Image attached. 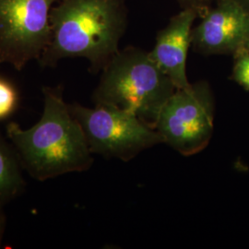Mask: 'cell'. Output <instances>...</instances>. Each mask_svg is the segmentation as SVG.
I'll return each mask as SVG.
<instances>
[{
    "label": "cell",
    "instance_id": "1",
    "mask_svg": "<svg viewBox=\"0 0 249 249\" xmlns=\"http://www.w3.org/2000/svg\"><path fill=\"white\" fill-rule=\"evenodd\" d=\"M42 92L44 110L35 125L24 129L9 122L6 126L22 169L41 182L89 170L92 153L80 123L64 101L62 86H45Z\"/></svg>",
    "mask_w": 249,
    "mask_h": 249
},
{
    "label": "cell",
    "instance_id": "2",
    "mask_svg": "<svg viewBox=\"0 0 249 249\" xmlns=\"http://www.w3.org/2000/svg\"><path fill=\"white\" fill-rule=\"evenodd\" d=\"M50 24L52 39L40 67L53 69L65 58L83 57L97 74L119 51L127 27L126 0H58Z\"/></svg>",
    "mask_w": 249,
    "mask_h": 249
},
{
    "label": "cell",
    "instance_id": "3",
    "mask_svg": "<svg viewBox=\"0 0 249 249\" xmlns=\"http://www.w3.org/2000/svg\"><path fill=\"white\" fill-rule=\"evenodd\" d=\"M101 72L93 104L130 112L155 128L162 107L177 88L150 53L134 46L119 49Z\"/></svg>",
    "mask_w": 249,
    "mask_h": 249
},
{
    "label": "cell",
    "instance_id": "4",
    "mask_svg": "<svg viewBox=\"0 0 249 249\" xmlns=\"http://www.w3.org/2000/svg\"><path fill=\"white\" fill-rule=\"evenodd\" d=\"M68 106L80 123L92 154L127 161L142 151L163 143L155 128L130 112L107 106Z\"/></svg>",
    "mask_w": 249,
    "mask_h": 249
},
{
    "label": "cell",
    "instance_id": "5",
    "mask_svg": "<svg viewBox=\"0 0 249 249\" xmlns=\"http://www.w3.org/2000/svg\"><path fill=\"white\" fill-rule=\"evenodd\" d=\"M214 106L213 91L205 80L177 89L162 107L155 129L175 151L184 156L196 154L213 137Z\"/></svg>",
    "mask_w": 249,
    "mask_h": 249
},
{
    "label": "cell",
    "instance_id": "6",
    "mask_svg": "<svg viewBox=\"0 0 249 249\" xmlns=\"http://www.w3.org/2000/svg\"><path fill=\"white\" fill-rule=\"evenodd\" d=\"M58 0H0V64L21 71L51 43L50 11Z\"/></svg>",
    "mask_w": 249,
    "mask_h": 249
},
{
    "label": "cell",
    "instance_id": "7",
    "mask_svg": "<svg viewBox=\"0 0 249 249\" xmlns=\"http://www.w3.org/2000/svg\"><path fill=\"white\" fill-rule=\"evenodd\" d=\"M193 27L191 46L203 55L234 54L249 39V11L233 0H216Z\"/></svg>",
    "mask_w": 249,
    "mask_h": 249
},
{
    "label": "cell",
    "instance_id": "8",
    "mask_svg": "<svg viewBox=\"0 0 249 249\" xmlns=\"http://www.w3.org/2000/svg\"><path fill=\"white\" fill-rule=\"evenodd\" d=\"M198 18L195 9H182L157 34L155 45L149 52L177 89H185L191 84L187 79V53L191 46L193 24Z\"/></svg>",
    "mask_w": 249,
    "mask_h": 249
},
{
    "label": "cell",
    "instance_id": "9",
    "mask_svg": "<svg viewBox=\"0 0 249 249\" xmlns=\"http://www.w3.org/2000/svg\"><path fill=\"white\" fill-rule=\"evenodd\" d=\"M22 170L12 144L0 130V209L22 193L25 187Z\"/></svg>",
    "mask_w": 249,
    "mask_h": 249
},
{
    "label": "cell",
    "instance_id": "10",
    "mask_svg": "<svg viewBox=\"0 0 249 249\" xmlns=\"http://www.w3.org/2000/svg\"><path fill=\"white\" fill-rule=\"evenodd\" d=\"M18 101V91L13 84L0 77V121L8 118L15 111Z\"/></svg>",
    "mask_w": 249,
    "mask_h": 249
},
{
    "label": "cell",
    "instance_id": "11",
    "mask_svg": "<svg viewBox=\"0 0 249 249\" xmlns=\"http://www.w3.org/2000/svg\"><path fill=\"white\" fill-rule=\"evenodd\" d=\"M234 64L231 80L249 91V51L243 48L233 54Z\"/></svg>",
    "mask_w": 249,
    "mask_h": 249
},
{
    "label": "cell",
    "instance_id": "12",
    "mask_svg": "<svg viewBox=\"0 0 249 249\" xmlns=\"http://www.w3.org/2000/svg\"><path fill=\"white\" fill-rule=\"evenodd\" d=\"M182 9H195L200 17L213 5V0H176Z\"/></svg>",
    "mask_w": 249,
    "mask_h": 249
},
{
    "label": "cell",
    "instance_id": "13",
    "mask_svg": "<svg viewBox=\"0 0 249 249\" xmlns=\"http://www.w3.org/2000/svg\"><path fill=\"white\" fill-rule=\"evenodd\" d=\"M5 228H6V216L4 213L3 209H0V246H1V242L3 239Z\"/></svg>",
    "mask_w": 249,
    "mask_h": 249
},
{
    "label": "cell",
    "instance_id": "14",
    "mask_svg": "<svg viewBox=\"0 0 249 249\" xmlns=\"http://www.w3.org/2000/svg\"><path fill=\"white\" fill-rule=\"evenodd\" d=\"M233 1L237 2L243 8H245L249 11V0H233Z\"/></svg>",
    "mask_w": 249,
    "mask_h": 249
},
{
    "label": "cell",
    "instance_id": "15",
    "mask_svg": "<svg viewBox=\"0 0 249 249\" xmlns=\"http://www.w3.org/2000/svg\"><path fill=\"white\" fill-rule=\"evenodd\" d=\"M245 49H247L248 51H249V41H248V43L246 44V46H245Z\"/></svg>",
    "mask_w": 249,
    "mask_h": 249
}]
</instances>
